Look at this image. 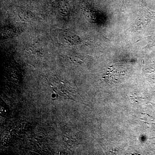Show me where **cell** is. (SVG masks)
Segmentation results:
<instances>
[{"label":"cell","mask_w":155,"mask_h":155,"mask_svg":"<svg viewBox=\"0 0 155 155\" xmlns=\"http://www.w3.org/2000/svg\"><path fill=\"white\" fill-rule=\"evenodd\" d=\"M155 14L144 4H142L134 25L136 30H140L149 24L153 19Z\"/></svg>","instance_id":"obj_1"},{"label":"cell","mask_w":155,"mask_h":155,"mask_svg":"<svg viewBox=\"0 0 155 155\" xmlns=\"http://www.w3.org/2000/svg\"><path fill=\"white\" fill-rule=\"evenodd\" d=\"M125 74L124 71L121 69L113 66L105 69L102 78L107 83L113 84L119 82Z\"/></svg>","instance_id":"obj_2"},{"label":"cell","mask_w":155,"mask_h":155,"mask_svg":"<svg viewBox=\"0 0 155 155\" xmlns=\"http://www.w3.org/2000/svg\"><path fill=\"white\" fill-rule=\"evenodd\" d=\"M59 11L61 15L66 16L69 15L70 9L67 4H63L60 6Z\"/></svg>","instance_id":"obj_3"},{"label":"cell","mask_w":155,"mask_h":155,"mask_svg":"<svg viewBox=\"0 0 155 155\" xmlns=\"http://www.w3.org/2000/svg\"><path fill=\"white\" fill-rule=\"evenodd\" d=\"M65 36V38L66 39V40L67 41H69V43H77V38L75 37V35H71V33L68 34L67 33V35Z\"/></svg>","instance_id":"obj_4"},{"label":"cell","mask_w":155,"mask_h":155,"mask_svg":"<svg viewBox=\"0 0 155 155\" xmlns=\"http://www.w3.org/2000/svg\"><path fill=\"white\" fill-rule=\"evenodd\" d=\"M148 46L150 47L155 46V34L150 36L149 39V43Z\"/></svg>","instance_id":"obj_5"}]
</instances>
